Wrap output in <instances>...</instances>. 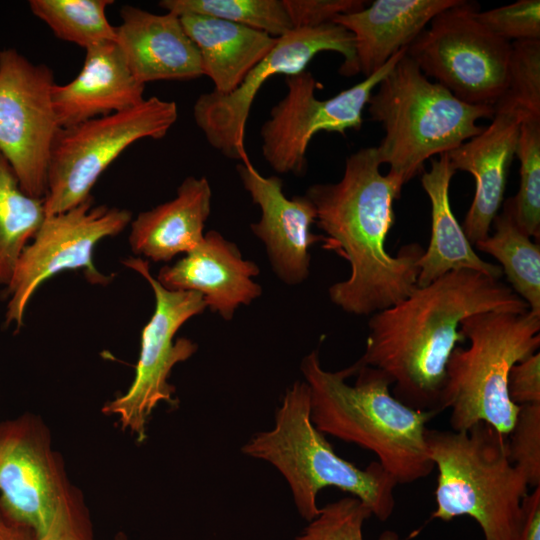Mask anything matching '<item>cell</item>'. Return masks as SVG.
<instances>
[{
	"label": "cell",
	"mask_w": 540,
	"mask_h": 540,
	"mask_svg": "<svg viewBox=\"0 0 540 540\" xmlns=\"http://www.w3.org/2000/svg\"><path fill=\"white\" fill-rule=\"evenodd\" d=\"M528 310L500 279L452 271L372 314L365 351L356 363L383 372L402 403L439 413L448 361L458 344L467 341L461 322L485 312Z\"/></svg>",
	"instance_id": "obj_1"
},
{
	"label": "cell",
	"mask_w": 540,
	"mask_h": 540,
	"mask_svg": "<svg viewBox=\"0 0 540 540\" xmlns=\"http://www.w3.org/2000/svg\"><path fill=\"white\" fill-rule=\"evenodd\" d=\"M376 147L351 154L336 183L315 184L306 191L324 231L323 247L350 265L346 280L334 283L331 301L354 315H370L408 297L417 287L418 260L424 249L406 244L393 256L386 238L395 221L393 204L403 185L380 172Z\"/></svg>",
	"instance_id": "obj_2"
},
{
	"label": "cell",
	"mask_w": 540,
	"mask_h": 540,
	"mask_svg": "<svg viewBox=\"0 0 540 540\" xmlns=\"http://www.w3.org/2000/svg\"><path fill=\"white\" fill-rule=\"evenodd\" d=\"M301 371L310 390L311 420L320 432L373 452L397 484L430 475L435 466L426 425L437 413L402 403L391 393L389 378L370 366L328 371L314 350L302 359Z\"/></svg>",
	"instance_id": "obj_3"
},
{
	"label": "cell",
	"mask_w": 540,
	"mask_h": 540,
	"mask_svg": "<svg viewBox=\"0 0 540 540\" xmlns=\"http://www.w3.org/2000/svg\"><path fill=\"white\" fill-rule=\"evenodd\" d=\"M241 450L272 464L283 475L299 514L309 522L320 511L317 495L326 487L358 498L380 521L394 511L395 479L378 461L360 469L334 451L311 420L310 390L305 381H296L286 390L274 427L256 433Z\"/></svg>",
	"instance_id": "obj_4"
},
{
	"label": "cell",
	"mask_w": 540,
	"mask_h": 540,
	"mask_svg": "<svg viewBox=\"0 0 540 540\" xmlns=\"http://www.w3.org/2000/svg\"><path fill=\"white\" fill-rule=\"evenodd\" d=\"M385 132L376 147L381 164L402 185L423 170L424 162L445 154L481 133L480 119H492L489 105L461 101L431 82L406 53L379 83L367 104Z\"/></svg>",
	"instance_id": "obj_5"
},
{
	"label": "cell",
	"mask_w": 540,
	"mask_h": 540,
	"mask_svg": "<svg viewBox=\"0 0 540 540\" xmlns=\"http://www.w3.org/2000/svg\"><path fill=\"white\" fill-rule=\"evenodd\" d=\"M425 436L438 470L431 517L469 516L484 540H514L529 484L509 459L507 436L484 422L462 431L427 428Z\"/></svg>",
	"instance_id": "obj_6"
},
{
	"label": "cell",
	"mask_w": 540,
	"mask_h": 540,
	"mask_svg": "<svg viewBox=\"0 0 540 540\" xmlns=\"http://www.w3.org/2000/svg\"><path fill=\"white\" fill-rule=\"evenodd\" d=\"M460 330L469 345L450 356L440 411L450 409L453 431L484 422L508 436L520 409L508 395L509 372L539 349L540 315L485 312L464 319Z\"/></svg>",
	"instance_id": "obj_7"
},
{
	"label": "cell",
	"mask_w": 540,
	"mask_h": 540,
	"mask_svg": "<svg viewBox=\"0 0 540 540\" xmlns=\"http://www.w3.org/2000/svg\"><path fill=\"white\" fill-rule=\"evenodd\" d=\"M0 506L36 540H96L84 494L38 415L0 422Z\"/></svg>",
	"instance_id": "obj_8"
},
{
	"label": "cell",
	"mask_w": 540,
	"mask_h": 540,
	"mask_svg": "<svg viewBox=\"0 0 540 540\" xmlns=\"http://www.w3.org/2000/svg\"><path fill=\"white\" fill-rule=\"evenodd\" d=\"M177 117L174 101L153 96L128 110L61 128L50 156L45 215L91 197L100 175L128 146L143 138H163Z\"/></svg>",
	"instance_id": "obj_9"
},
{
	"label": "cell",
	"mask_w": 540,
	"mask_h": 540,
	"mask_svg": "<svg viewBox=\"0 0 540 540\" xmlns=\"http://www.w3.org/2000/svg\"><path fill=\"white\" fill-rule=\"evenodd\" d=\"M475 11L459 0L431 20L406 54L461 101L494 107L506 87L511 43L481 25Z\"/></svg>",
	"instance_id": "obj_10"
},
{
	"label": "cell",
	"mask_w": 540,
	"mask_h": 540,
	"mask_svg": "<svg viewBox=\"0 0 540 540\" xmlns=\"http://www.w3.org/2000/svg\"><path fill=\"white\" fill-rule=\"evenodd\" d=\"M325 51L343 56L340 67L343 76L358 73L352 34L332 22L292 29L278 37L272 50L231 93L201 94L194 104L193 115L209 144L228 158L249 159L244 144L245 128L259 89L274 75L288 76L305 71L313 57Z\"/></svg>",
	"instance_id": "obj_11"
},
{
	"label": "cell",
	"mask_w": 540,
	"mask_h": 540,
	"mask_svg": "<svg viewBox=\"0 0 540 540\" xmlns=\"http://www.w3.org/2000/svg\"><path fill=\"white\" fill-rule=\"evenodd\" d=\"M123 264L148 281L155 296V310L142 331L131 386L123 395L105 403L101 411L117 416L122 429L130 431L141 442L146 437V424L155 407L161 402L175 404V387L168 382L172 368L197 351V344L190 339L174 341V336L187 320L202 313L206 304L198 292L163 287L142 258L130 257Z\"/></svg>",
	"instance_id": "obj_12"
},
{
	"label": "cell",
	"mask_w": 540,
	"mask_h": 540,
	"mask_svg": "<svg viewBox=\"0 0 540 540\" xmlns=\"http://www.w3.org/2000/svg\"><path fill=\"white\" fill-rule=\"evenodd\" d=\"M131 219L126 209L94 206L92 196L67 211L46 216L6 286L5 325L14 324L18 330L35 291L64 270L80 269L91 284H108L111 277L100 273L93 263L94 248L100 240L122 232Z\"/></svg>",
	"instance_id": "obj_13"
},
{
	"label": "cell",
	"mask_w": 540,
	"mask_h": 540,
	"mask_svg": "<svg viewBox=\"0 0 540 540\" xmlns=\"http://www.w3.org/2000/svg\"><path fill=\"white\" fill-rule=\"evenodd\" d=\"M52 70L15 49L0 51V152L21 188L44 199L50 156L60 131L53 102Z\"/></svg>",
	"instance_id": "obj_14"
},
{
	"label": "cell",
	"mask_w": 540,
	"mask_h": 540,
	"mask_svg": "<svg viewBox=\"0 0 540 540\" xmlns=\"http://www.w3.org/2000/svg\"><path fill=\"white\" fill-rule=\"evenodd\" d=\"M407 49L396 53L381 69L334 97L320 100L318 86L309 71L285 76L287 94L271 110L261 127L262 154L278 173L302 175L307 166L306 151L319 132L345 134L359 130L363 110L373 91L391 72Z\"/></svg>",
	"instance_id": "obj_15"
},
{
	"label": "cell",
	"mask_w": 540,
	"mask_h": 540,
	"mask_svg": "<svg viewBox=\"0 0 540 540\" xmlns=\"http://www.w3.org/2000/svg\"><path fill=\"white\" fill-rule=\"evenodd\" d=\"M237 172L260 208V219L250 228L264 243L273 271L288 285L302 283L309 276L310 247L324 239L311 232L317 216L313 203L306 195L287 198L282 180L262 176L249 159L237 165Z\"/></svg>",
	"instance_id": "obj_16"
},
{
	"label": "cell",
	"mask_w": 540,
	"mask_h": 540,
	"mask_svg": "<svg viewBox=\"0 0 540 540\" xmlns=\"http://www.w3.org/2000/svg\"><path fill=\"white\" fill-rule=\"evenodd\" d=\"M259 272L258 265L245 260L234 243L211 230L185 257L163 266L157 281L169 290L200 293L206 307L231 320L240 305H248L262 294L253 280Z\"/></svg>",
	"instance_id": "obj_17"
},
{
	"label": "cell",
	"mask_w": 540,
	"mask_h": 540,
	"mask_svg": "<svg viewBox=\"0 0 540 540\" xmlns=\"http://www.w3.org/2000/svg\"><path fill=\"white\" fill-rule=\"evenodd\" d=\"M491 120L481 133L446 153L455 171L475 179L474 198L462 225L472 245L489 235L503 203L523 118L514 112H495Z\"/></svg>",
	"instance_id": "obj_18"
},
{
	"label": "cell",
	"mask_w": 540,
	"mask_h": 540,
	"mask_svg": "<svg viewBox=\"0 0 540 540\" xmlns=\"http://www.w3.org/2000/svg\"><path fill=\"white\" fill-rule=\"evenodd\" d=\"M116 43L133 76L142 84L191 80L203 75L199 51L179 16L123 6Z\"/></svg>",
	"instance_id": "obj_19"
},
{
	"label": "cell",
	"mask_w": 540,
	"mask_h": 540,
	"mask_svg": "<svg viewBox=\"0 0 540 540\" xmlns=\"http://www.w3.org/2000/svg\"><path fill=\"white\" fill-rule=\"evenodd\" d=\"M144 87L129 70L116 42L89 47L79 74L53 87L58 124L67 128L133 108L145 100Z\"/></svg>",
	"instance_id": "obj_20"
},
{
	"label": "cell",
	"mask_w": 540,
	"mask_h": 540,
	"mask_svg": "<svg viewBox=\"0 0 540 540\" xmlns=\"http://www.w3.org/2000/svg\"><path fill=\"white\" fill-rule=\"evenodd\" d=\"M459 0H376L361 10L337 16L333 23L354 39L358 73L365 77L407 49L440 12Z\"/></svg>",
	"instance_id": "obj_21"
},
{
	"label": "cell",
	"mask_w": 540,
	"mask_h": 540,
	"mask_svg": "<svg viewBox=\"0 0 540 540\" xmlns=\"http://www.w3.org/2000/svg\"><path fill=\"white\" fill-rule=\"evenodd\" d=\"M212 192L205 177H187L171 201L141 212L131 221L129 244L134 254L169 262L197 247L211 211Z\"/></svg>",
	"instance_id": "obj_22"
},
{
	"label": "cell",
	"mask_w": 540,
	"mask_h": 540,
	"mask_svg": "<svg viewBox=\"0 0 540 540\" xmlns=\"http://www.w3.org/2000/svg\"><path fill=\"white\" fill-rule=\"evenodd\" d=\"M455 173L445 153L433 159L430 169L421 177L423 190L431 203V236L418 260V287L459 270H472L496 279L503 276L499 265L484 261L475 252L452 212L449 187Z\"/></svg>",
	"instance_id": "obj_23"
},
{
	"label": "cell",
	"mask_w": 540,
	"mask_h": 540,
	"mask_svg": "<svg viewBox=\"0 0 540 540\" xmlns=\"http://www.w3.org/2000/svg\"><path fill=\"white\" fill-rule=\"evenodd\" d=\"M179 18L199 51L203 75L220 94L234 91L277 41L265 32L215 17L186 14Z\"/></svg>",
	"instance_id": "obj_24"
},
{
	"label": "cell",
	"mask_w": 540,
	"mask_h": 540,
	"mask_svg": "<svg viewBox=\"0 0 540 540\" xmlns=\"http://www.w3.org/2000/svg\"><path fill=\"white\" fill-rule=\"evenodd\" d=\"M494 232L474 244L494 257L509 287L524 300L531 312L540 315V246L522 231L504 206L494 218Z\"/></svg>",
	"instance_id": "obj_25"
},
{
	"label": "cell",
	"mask_w": 540,
	"mask_h": 540,
	"mask_svg": "<svg viewBox=\"0 0 540 540\" xmlns=\"http://www.w3.org/2000/svg\"><path fill=\"white\" fill-rule=\"evenodd\" d=\"M46 215L44 200L29 196L0 152V285L7 286L24 248Z\"/></svg>",
	"instance_id": "obj_26"
},
{
	"label": "cell",
	"mask_w": 540,
	"mask_h": 540,
	"mask_svg": "<svg viewBox=\"0 0 540 540\" xmlns=\"http://www.w3.org/2000/svg\"><path fill=\"white\" fill-rule=\"evenodd\" d=\"M110 0H31L32 13L45 22L56 37L88 49L116 42V27L105 14Z\"/></svg>",
	"instance_id": "obj_27"
},
{
	"label": "cell",
	"mask_w": 540,
	"mask_h": 540,
	"mask_svg": "<svg viewBox=\"0 0 540 540\" xmlns=\"http://www.w3.org/2000/svg\"><path fill=\"white\" fill-rule=\"evenodd\" d=\"M177 16L198 14L244 25L278 38L293 29L283 0H162Z\"/></svg>",
	"instance_id": "obj_28"
},
{
	"label": "cell",
	"mask_w": 540,
	"mask_h": 540,
	"mask_svg": "<svg viewBox=\"0 0 540 540\" xmlns=\"http://www.w3.org/2000/svg\"><path fill=\"white\" fill-rule=\"evenodd\" d=\"M520 183L515 197L505 203L518 227L530 237H540V118L522 120L516 155Z\"/></svg>",
	"instance_id": "obj_29"
},
{
	"label": "cell",
	"mask_w": 540,
	"mask_h": 540,
	"mask_svg": "<svg viewBox=\"0 0 540 540\" xmlns=\"http://www.w3.org/2000/svg\"><path fill=\"white\" fill-rule=\"evenodd\" d=\"M494 110L540 118V40L511 43L506 87Z\"/></svg>",
	"instance_id": "obj_30"
},
{
	"label": "cell",
	"mask_w": 540,
	"mask_h": 540,
	"mask_svg": "<svg viewBox=\"0 0 540 540\" xmlns=\"http://www.w3.org/2000/svg\"><path fill=\"white\" fill-rule=\"evenodd\" d=\"M370 508L354 496H346L320 508L318 515L293 540H364L363 524L370 518ZM378 540H403L392 530Z\"/></svg>",
	"instance_id": "obj_31"
},
{
	"label": "cell",
	"mask_w": 540,
	"mask_h": 540,
	"mask_svg": "<svg viewBox=\"0 0 540 540\" xmlns=\"http://www.w3.org/2000/svg\"><path fill=\"white\" fill-rule=\"evenodd\" d=\"M510 461L527 479L529 486H540V403L520 406L507 436Z\"/></svg>",
	"instance_id": "obj_32"
},
{
	"label": "cell",
	"mask_w": 540,
	"mask_h": 540,
	"mask_svg": "<svg viewBox=\"0 0 540 540\" xmlns=\"http://www.w3.org/2000/svg\"><path fill=\"white\" fill-rule=\"evenodd\" d=\"M476 20L509 43L540 40V1L518 0L486 11L474 12Z\"/></svg>",
	"instance_id": "obj_33"
},
{
	"label": "cell",
	"mask_w": 540,
	"mask_h": 540,
	"mask_svg": "<svg viewBox=\"0 0 540 540\" xmlns=\"http://www.w3.org/2000/svg\"><path fill=\"white\" fill-rule=\"evenodd\" d=\"M293 29L317 27L342 14L361 10L367 1L362 0H283Z\"/></svg>",
	"instance_id": "obj_34"
},
{
	"label": "cell",
	"mask_w": 540,
	"mask_h": 540,
	"mask_svg": "<svg viewBox=\"0 0 540 540\" xmlns=\"http://www.w3.org/2000/svg\"><path fill=\"white\" fill-rule=\"evenodd\" d=\"M508 395L518 405L540 403V353L516 363L508 376Z\"/></svg>",
	"instance_id": "obj_35"
},
{
	"label": "cell",
	"mask_w": 540,
	"mask_h": 540,
	"mask_svg": "<svg viewBox=\"0 0 540 540\" xmlns=\"http://www.w3.org/2000/svg\"><path fill=\"white\" fill-rule=\"evenodd\" d=\"M514 540H540V486L523 498Z\"/></svg>",
	"instance_id": "obj_36"
},
{
	"label": "cell",
	"mask_w": 540,
	"mask_h": 540,
	"mask_svg": "<svg viewBox=\"0 0 540 540\" xmlns=\"http://www.w3.org/2000/svg\"><path fill=\"white\" fill-rule=\"evenodd\" d=\"M0 540H36L30 528L10 516L0 506Z\"/></svg>",
	"instance_id": "obj_37"
},
{
	"label": "cell",
	"mask_w": 540,
	"mask_h": 540,
	"mask_svg": "<svg viewBox=\"0 0 540 540\" xmlns=\"http://www.w3.org/2000/svg\"><path fill=\"white\" fill-rule=\"evenodd\" d=\"M112 540H130L128 535L124 531H118L112 538Z\"/></svg>",
	"instance_id": "obj_38"
}]
</instances>
